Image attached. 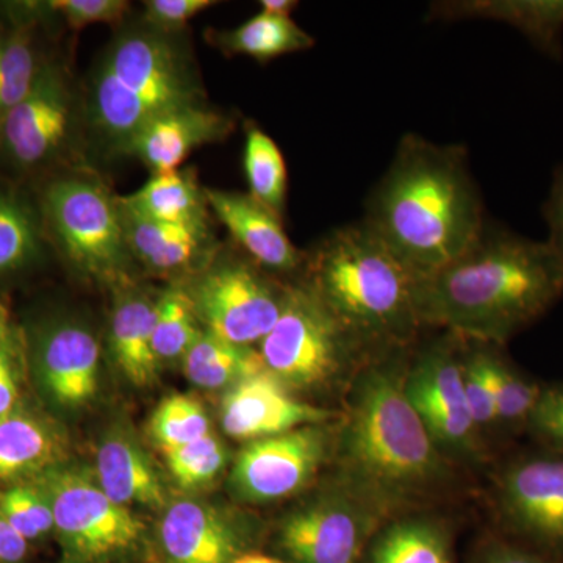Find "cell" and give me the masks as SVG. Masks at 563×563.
<instances>
[{"mask_svg": "<svg viewBox=\"0 0 563 563\" xmlns=\"http://www.w3.org/2000/svg\"><path fill=\"white\" fill-rule=\"evenodd\" d=\"M363 563H453L450 531L426 515H398L374 533Z\"/></svg>", "mask_w": 563, "mask_h": 563, "instance_id": "d4e9b609", "label": "cell"}, {"mask_svg": "<svg viewBox=\"0 0 563 563\" xmlns=\"http://www.w3.org/2000/svg\"><path fill=\"white\" fill-rule=\"evenodd\" d=\"M44 214L66 258L81 273L120 280L133 257L120 199L90 177L55 180L44 195Z\"/></svg>", "mask_w": 563, "mask_h": 563, "instance_id": "ba28073f", "label": "cell"}, {"mask_svg": "<svg viewBox=\"0 0 563 563\" xmlns=\"http://www.w3.org/2000/svg\"><path fill=\"white\" fill-rule=\"evenodd\" d=\"M473 563H562L547 555L528 550L521 544L506 539V537H492L485 540L477 551Z\"/></svg>", "mask_w": 563, "mask_h": 563, "instance_id": "b9f144b4", "label": "cell"}, {"mask_svg": "<svg viewBox=\"0 0 563 563\" xmlns=\"http://www.w3.org/2000/svg\"><path fill=\"white\" fill-rule=\"evenodd\" d=\"M199 102L201 76L184 33L141 21L118 33L92 69L85 122L101 150L128 155L152 121Z\"/></svg>", "mask_w": 563, "mask_h": 563, "instance_id": "277c9868", "label": "cell"}, {"mask_svg": "<svg viewBox=\"0 0 563 563\" xmlns=\"http://www.w3.org/2000/svg\"><path fill=\"white\" fill-rule=\"evenodd\" d=\"M121 206V201H120ZM125 239L133 257L161 274L191 268L209 242L206 224L177 225L146 220L121 206Z\"/></svg>", "mask_w": 563, "mask_h": 563, "instance_id": "603a6c76", "label": "cell"}, {"mask_svg": "<svg viewBox=\"0 0 563 563\" xmlns=\"http://www.w3.org/2000/svg\"><path fill=\"white\" fill-rule=\"evenodd\" d=\"M40 252L35 211L16 192L0 188V279L29 268Z\"/></svg>", "mask_w": 563, "mask_h": 563, "instance_id": "f546056e", "label": "cell"}, {"mask_svg": "<svg viewBox=\"0 0 563 563\" xmlns=\"http://www.w3.org/2000/svg\"><path fill=\"white\" fill-rule=\"evenodd\" d=\"M296 0H262V11L273 16L290 18L292 11L298 9Z\"/></svg>", "mask_w": 563, "mask_h": 563, "instance_id": "f6af8a7d", "label": "cell"}, {"mask_svg": "<svg viewBox=\"0 0 563 563\" xmlns=\"http://www.w3.org/2000/svg\"><path fill=\"white\" fill-rule=\"evenodd\" d=\"M184 368L192 384L207 390H218L231 388L266 366L254 347L235 346L203 329L185 354Z\"/></svg>", "mask_w": 563, "mask_h": 563, "instance_id": "83f0119b", "label": "cell"}, {"mask_svg": "<svg viewBox=\"0 0 563 563\" xmlns=\"http://www.w3.org/2000/svg\"><path fill=\"white\" fill-rule=\"evenodd\" d=\"M33 380L52 409L74 413L95 399L101 374V346L76 320L41 325L31 343Z\"/></svg>", "mask_w": 563, "mask_h": 563, "instance_id": "5bb4252c", "label": "cell"}, {"mask_svg": "<svg viewBox=\"0 0 563 563\" xmlns=\"http://www.w3.org/2000/svg\"><path fill=\"white\" fill-rule=\"evenodd\" d=\"M243 166L252 198L284 217L288 190L284 154L276 141L255 125L246 129Z\"/></svg>", "mask_w": 563, "mask_h": 563, "instance_id": "f1b7e54d", "label": "cell"}, {"mask_svg": "<svg viewBox=\"0 0 563 563\" xmlns=\"http://www.w3.org/2000/svg\"><path fill=\"white\" fill-rule=\"evenodd\" d=\"M476 344L479 346L485 373L490 380L499 424L512 426V428L528 426L542 387L531 383L509 362L504 361L503 355L495 350L496 346Z\"/></svg>", "mask_w": 563, "mask_h": 563, "instance_id": "1f68e13d", "label": "cell"}, {"mask_svg": "<svg viewBox=\"0 0 563 563\" xmlns=\"http://www.w3.org/2000/svg\"><path fill=\"white\" fill-rule=\"evenodd\" d=\"M210 43L225 55H244L261 63L314 46L312 36L291 18L273 16L265 11L232 31H213Z\"/></svg>", "mask_w": 563, "mask_h": 563, "instance_id": "4316f807", "label": "cell"}, {"mask_svg": "<svg viewBox=\"0 0 563 563\" xmlns=\"http://www.w3.org/2000/svg\"><path fill=\"white\" fill-rule=\"evenodd\" d=\"M303 284L377 352L404 350L422 328L420 277L363 221L343 225L306 254Z\"/></svg>", "mask_w": 563, "mask_h": 563, "instance_id": "5b68a950", "label": "cell"}, {"mask_svg": "<svg viewBox=\"0 0 563 563\" xmlns=\"http://www.w3.org/2000/svg\"><path fill=\"white\" fill-rule=\"evenodd\" d=\"M329 451L331 435L325 426H307L247 443L232 468L233 495L252 504L290 498L312 483Z\"/></svg>", "mask_w": 563, "mask_h": 563, "instance_id": "4fadbf2b", "label": "cell"}, {"mask_svg": "<svg viewBox=\"0 0 563 563\" xmlns=\"http://www.w3.org/2000/svg\"><path fill=\"white\" fill-rule=\"evenodd\" d=\"M266 369L291 390L354 379L379 352L350 331L309 287L290 285L279 320L258 344Z\"/></svg>", "mask_w": 563, "mask_h": 563, "instance_id": "8992f818", "label": "cell"}, {"mask_svg": "<svg viewBox=\"0 0 563 563\" xmlns=\"http://www.w3.org/2000/svg\"><path fill=\"white\" fill-rule=\"evenodd\" d=\"M20 406V380H18L16 352L9 325L0 328V417Z\"/></svg>", "mask_w": 563, "mask_h": 563, "instance_id": "60d3db41", "label": "cell"}, {"mask_svg": "<svg viewBox=\"0 0 563 563\" xmlns=\"http://www.w3.org/2000/svg\"><path fill=\"white\" fill-rule=\"evenodd\" d=\"M402 351L379 352L355 374L336 444L339 483L385 520L435 495L451 479L446 455L404 390Z\"/></svg>", "mask_w": 563, "mask_h": 563, "instance_id": "7a4b0ae2", "label": "cell"}, {"mask_svg": "<svg viewBox=\"0 0 563 563\" xmlns=\"http://www.w3.org/2000/svg\"><path fill=\"white\" fill-rule=\"evenodd\" d=\"M162 453L176 483L187 490L202 487L217 479L229 461L228 450L213 433Z\"/></svg>", "mask_w": 563, "mask_h": 563, "instance_id": "e575fe53", "label": "cell"}, {"mask_svg": "<svg viewBox=\"0 0 563 563\" xmlns=\"http://www.w3.org/2000/svg\"><path fill=\"white\" fill-rule=\"evenodd\" d=\"M562 296L558 252L548 242L487 221L468 250L420 279L418 317L422 328L501 346L539 321Z\"/></svg>", "mask_w": 563, "mask_h": 563, "instance_id": "6da1fadb", "label": "cell"}, {"mask_svg": "<svg viewBox=\"0 0 563 563\" xmlns=\"http://www.w3.org/2000/svg\"><path fill=\"white\" fill-rule=\"evenodd\" d=\"M542 211L550 231L547 242L563 262V163L554 169L550 195Z\"/></svg>", "mask_w": 563, "mask_h": 563, "instance_id": "7bdbcfd3", "label": "cell"}, {"mask_svg": "<svg viewBox=\"0 0 563 563\" xmlns=\"http://www.w3.org/2000/svg\"><path fill=\"white\" fill-rule=\"evenodd\" d=\"M96 479L120 506L163 507L166 490L150 455L129 433L110 432L96 454Z\"/></svg>", "mask_w": 563, "mask_h": 563, "instance_id": "7402d4cb", "label": "cell"}, {"mask_svg": "<svg viewBox=\"0 0 563 563\" xmlns=\"http://www.w3.org/2000/svg\"><path fill=\"white\" fill-rule=\"evenodd\" d=\"M207 206L225 225L236 246L263 272H302L306 254L285 233L282 217L263 206L250 192L203 190Z\"/></svg>", "mask_w": 563, "mask_h": 563, "instance_id": "e0dca14e", "label": "cell"}, {"mask_svg": "<svg viewBox=\"0 0 563 563\" xmlns=\"http://www.w3.org/2000/svg\"><path fill=\"white\" fill-rule=\"evenodd\" d=\"M199 318L188 291L172 288L155 302L154 351L158 362L184 358L201 335Z\"/></svg>", "mask_w": 563, "mask_h": 563, "instance_id": "d6a6232c", "label": "cell"}, {"mask_svg": "<svg viewBox=\"0 0 563 563\" xmlns=\"http://www.w3.org/2000/svg\"><path fill=\"white\" fill-rule=\"evenodd\" d=\"M163 563H232L244 554V533L231 518L201 501L168 506L157 531Z\"/></svg>", "mask_w": 563, "mask_h": 563, "instance_id": "ac0fdd59", "label": "cell"}, {"mask_svg": "<svg viewBox=\"0 0 563 563\" xmlns=\"http://www.w3.org/2000/svg\"><path fill=\"white\" fill-rule=\"evenodd\" d=\"M60 431L41 415L18 406L0 417V484L35 479L63 463Z\"/></svg>", "mask_w": 563, "mask_h": 563, "instance_id": "44dd1931", "label": "cell"}, {"mask_svg": "<svg viewBox=\"0 0 563 563\" xmlns=\"http://www.w3.org/2000/svg\"><path fill=\"white\" fill-rule=\"evenodd\" d=\"M129 2L122 0H54L46 2L47 10L60 13L70 29L88 27L92 24H111L121 21L128 13Z\"/></svg>", "mask_w": 563, "mask_h": 563, "instance_id": "74e56055", "label": "cell"}, {"mask_svg": "<svg viewBox=\"0 0 563 563\" xmlns=\"http://www.w3.org/2000/svg\"><path fill=\"white\" fill-rule=\"evenodd\" d=\"M506 539L563 563V453L507 465L495 488Z\"/></svg>", "mask_w": 563, "mask_h": 563, "instance_id": "30bf717a", "label": "cell"}, {"mask_svg": "<svg viewBox=\"0 0 563 563\" xmlns=\"http://www.w3.org/2000/svg\"><path fill=\"white\" fill-rule=\"evenodd\" d=\"M463 384H465V398L472 413L474 424L479 431L499 424L496 412L495 396H493L490 380L485 373L479 347L466 352L463 358Z\"/></svg>", "mask_w": 563, "mask_h": 563, "instance_id": "8d00e7d4", "label": "cell"}, {"mask_svg": "<svg viewBox=\"0 0 563 563\" xmlns=\"http://www.w3.org/2000/svg\"><path fill=\"white\" fill-rule=\"evenodd\" d=\"M463 340L448 333L424 347L406 369L404 390L433 442L448 459L474 455L479 429L474 424L463 384Z\"/></svg>", "mask_w": 563, "mask_h": 563, "instance_id": "7c38bea8", "label": "cell"}, {"mask_svg": "<svg viewBox=\"0 0 563 563\" xmlns=\"http://www.w3.org/2000/svg\"><path fill=\"white\" fill-rule=\"evenodd\" d=\"M528 428L554 453H563V384L542 388Z\"/></svg>", "mask_w": 563, "mask_h": 563, "instance_id": "f35d334b", "label": "cell"}, {"mask_svg": "<svg viewBox=\"0 0 563 563\" xmlns=\"http://www.w3.org/2000/svg\"><path fill=\"white\" fill-rule=\"evenodd\" d=\"M3 322H5V320H3L2 314H0V328H2Z\"/></svg>", "mask_w": 563, "mask_h": 563, "instance_id": "7dc6e473", "label": "cell"}, {"mask_svg": "<svg viewBox=\"0 0 563 563\" xmlns=\"http://www.w3.org/2000/svg\"><path fill=\"white\" fill-rule=\"evenodd\" d=\"M383 515L336 481L284 518L279 547L290 563H363Z\"/></svg>", "mask_w": 563, "mask_h": 563, "instance_id": "8fae6325", "label": "cell"}, {"mask_svg": "<svg viewBox=\"0 0 563 563\" xmlns=\"http://www.w3.org/2000/svg\"><path fill=\"white\" fill-rule=\"evenodd\" d=\"M155 302L136 292L118 299L110 321V344L121 373L136 387L154 383L158 358L154 351Z\"/></svg>", "mask_w": 563, "mask_h": 563, "instance_id": "cb8c5ba5", "label": "cell"}, {"mask_svg": "<svg viewBox=\"0 0 563 563\" xmlns=\"http://www.w3.org/2000/svg\"><path fill=\"white\" fill-rule=\"evenodd\" d=\"M31 543L14 531L0 510V563H22L29 554Z\"/></svg>", "mask_w": 563, "mask_h": 563, "instance_id": "ee69618b", "label": "cell"}, {"mask_svg": "<svg viewBox=\"0 0 563 563\" xmlns=\"http://www.w3.org/2000/svg\"><path fill=\"white\" fill-rule=\"evenodd\" d=\"M43 65L25 25L0 29V124L32 90Z\"/></svg>", "mask_w": 563, "mask_h": 563, "instance_id": "4dcf8cb0", "label": "cell"}, {"mask_svg": "<svg viewBox=\"0 0 563 563\" xmlns=\"http://www.w3.org/2000/svg\"><path fill=\"white\" fill-rule=\"evenodd\" d=\"M121 206L146 220L165 224H206V195L190 172L154 174L139 191L120 199Z\"/></svg>", "mask_w": 563, "mask_h": 563, "instance_id": "484cf974", "label": "cell"}, {"mask_svg": "<svg viewBox=\"0 0 563 563\" xmlns=\"http://www.w3.org/2000/svg\"><path fill=\"white\" fill-rule=\"evenodd\" d=\"M433 20H484L503 22L523 33L533 46L553 60H561L563 0H461L431 7Z\"/></svg>", "mask_w": 563, "mask_h": 563, "instance_id": "ffe728a7", "label": "cell"}, {"mask_svg": "<svg viewBox=\"0 0 563 563\" xmlns=\"http://www.w3.org/2000/svg\"><path fill=\"white\" fill-rule=\"evenodd\" d=\"M32 481L49 503L65 563H113L139 550L144 525L87 470L63 462Z\"/></svg>", "mask_w": 563, "mask_h": 563, "instance_id": "52a82bcc", "label": "cell"}, {"mask_svg": "<svg viewBox=\"0 0 563 563\" xmlns=\"http://www.w3.org/2000/svg\"><path fill=\"white\" fill-rule=\"evenodd\" d=\"M213 5L211 0H150L144 2L143 21L163 32H184L191 18Z\"/></svg>", "mask_w": 563, "mask_h": 563, "instance_id": "ab89813d", "label": "cell"}, {"mask_svg": "<svg viewBox=\"0 0 563 563\" xmlns=\"http://www.w3.org/2000/svg\"><path fill=\"white\" fill-rule=\"evenodd\" d=\"M74 99L60 66L44 63L29 95L0 124V146L14 165L49 162L68 139Z\"/></svg>", "mask_w": 563, "mask_h": 563, "instance_id": "9a60e30c", "label": "cell"}, {"mask_svg": "<svg viewBox=\"0 0 563 563\" xmlns=\"http://www.w3.org/2000/svg\"><path fill=\"white\" fill-rule=\"evenodd\" d=\"M336 417L332 410L299 399L266 368L232 385L220 409L224 432L247 443L307 426H325Z\"/></svg>", "mask_w": 563, "mask_h": 563, "instance_id": "2e32d148", "label": "cell"}, {"mask_svg": "<svg viewBox=\"0 0 563 563\" xmlns=\"http://www.w3.org/2000/svg\"><path fill=\"white\" fill-rule=\"evenodd\" d=\"M0 510L14 531L29 543L40 542L54 533V515L49 503L33 481L3 488L0 492Z\"/></svg>", "mask_w": 563, "mask_h": 563, "instance_id": "d590c367", "label": "cell"}, {"mask_svg": "<svg viewBox=\"0 0 563 563\" xmlns=\"http://www.w3.org/2000/svg\"><path fill=\"white\" fill-rule=\"evenodd\" d=\"M287 290L250 258L224 255L201 274L188 295L206 331L235 346L252 347L279 320Z\"/></svg>", "mask_w": 563, "mask_h": 563, "instance_id": "9c48e42d", "label": "cell"}, {"mask_svg": "<svg viewBox=\"0 0 563 563\" xmlns=\"http://www.w3.org/2000/svg\"><path fill=\"white\" fill-rule=\"evenodd\" d=\"M233 131L232 118L203 102L168 111L141 131L128 155H135L154 174L176 172L203 144L218 143Z\"/></svg>", "mask_w": 563, "mask_h": 563, "instance_id": "d6986e66", "label": "cell"}, {"mask_svg": "<svg viewBox=\"0 0 563 563\" xmlns=\"http://www.w3.org/2000/svg\"><path fill=\"white\" fill-rule=\"evenodd\" d=\"M362 221L420 279L455 261L487 224L465 147L407 133Z\"/></svg>", "mask_w": 563, "mask_h": 563, "instance_id": "3957f363", "label": "cell"}, {"mask_svg": "<svg viewBox=\"0 0 563 563\" xmlns=\"http://www.w3.org/2000/svg\"><path fill=\"white\" fill-rule=\"evenodd\" d=\"M209 433V417L202 404L190 396H168L151 418V435L162 451L196 442Z\"/></svg>", "mask_w": 563, "mask_h": 563, "instance_id": "836d02e7", "label": "cell"}, {"mask_svg": "<svg viewBox=\"0 0 563 563\" xmlns=\"http://www.w3.org/2000/svg\"><path fill=\"white\" fill-rule=\"evenodd\" d=\"M232 563H288L280 559L272 558L262 553H244L239 555Z\"/></svg>", "mask_w": 563, "mask_h": 563, "instance_id": "bcb514c9", "label": "cell"}]
</instances>
